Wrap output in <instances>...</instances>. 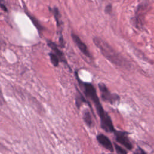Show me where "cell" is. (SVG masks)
<instances>
[{"mask_svg": "<svg viewBox=\"0 0 154 154\" xmlns=\"http://www.w3.org/2000/svg\"><path fill=\"white\" fill-rule=\"evenodd\" d=\"M1 7H2V8L4 9V11H5H5H7V8H6V7H5V6H4V5H3V4H1Z\"/></svg>", "mask_w": 154, "mask_h": 154, "instance_id": "obj_17", "label": "cell"}, {"mask_svg": "<svg viewBox=\"0 0 154 154\" xmlns=\"http://www.w3.org/2000/svg\"><path fill=\"white\" fill-rule=\"evenodd\" d=\"M134 154H146L145 151L140 147L137 148L134 152Z\"/></svg>", "mask_w": 154, "mask_h": 154, "instance_id": "obj_15", "label": "cell"}, {"mask_svg": "<svg viewBox=\"0 0 154 154\" xmlns=\"http://www.w3.org/2000/svg\"><path fill=\"white\" fill-rule=\"evenodd\" d=\"M28 16L30 17L31 21H32L33 24H34V25H35V26L37 28V29H38V31H40V32H41V31L43 29V27L42 26V25L39 23V22H38L34 17L31 16L30 15H28Z\"/></svg>", "mask_w": 154, "mask_h": 154, "instance_id": "obj_14", "label": "cell"}, {"mask_svg": "<svg viewBox=\"0 0 154 154\" xmlns=\"http://www.w3.org/2000/svg\"><path fill=\"white\" fill-rule=\"evenodd\" d=\"M110 154H111V153H110Z\"/></svg>", "mask_w": 154, "mask_h": 154, "instance_id": "obj_18", "label": "cell"}, {"mask_svg": "<svg viewBox=\"0 0 154 154\" xmlns=\"http://www.w3.org/2000/svg\"><path fill=\"white\" fill-rule=\"evenodd\" d=\"M47 43H48V46H49L52 51H54V53L55 54H56V55L58 57V58H59L60 61H63V62H64L65 63H66V59H65V58H64V54H63V53L58 49V46H57L54 42H52L51 41V40H47Z\"/></svg>", "mask_w": 154, "mask_h": 154, "instance_id": "obj_8", "label": "cell"}, {"mask_svg": "<svg viewBox=\"0 0 154 154\" xmlns=\"http://www.w3.org/2000/svg\"><path fill=\"white\" fill-rule=\"evenodd\" d=\"M146 8V5H140L137 9V13H136V16H135V23L137 27H141L143 25L142 21L144 17V12L146 11L145 9Z\"/></svg>", "mask_w": 154, "mask_h": 154, "instance_id": "obj_7", "label": "cell"}, {"mask_svg": "<svg viewBox=\"0 0 154 154\" xmlns=\"http://www.w3.org/2000/svg\"><path fill=\"white\" fill-rule=\"evenodd\" d=\"M52 11L53 15L54 16L55 19L57 22V26H58L60 27V25L62 24V22L61 21V17H60V14L59 10L57 7H54L52 9Z\"/></svg>", "mask_w": 154, "mask_h": 154, "instance_id": "obj_10", "label": "cell"}, {"mask_svg": "<svg viewBox=\"0 0 154 154\" xmlns=\"http://www.w3.org/2000/svg\"><path fill=\"white\" fill-rule=\"evenodd\" d=\"M114 147L116 149V152L117 154H128V152L126 149L119 146V144H114Z\"/></svg>", "mask_w": 154, "mask_h": 154, "instance_id": "obj_13", "label": "cell"}, {"mask_svg": "<svg viewBox=\"0 0 154 154\" xmlns=\"http://www.w3.org/2000/svg\"><path fill=\"white\" fill-rule=\"evenodd\" d=\"M116 140L117 142H118L119 144L123 145L125 146L127 149L131 150L133 148V146L132 143L131 142L128 134V133L125 131H117L116 130L114 132Z\"/></svg>", "mask_w": 154, "mask_h": 154, "instance_id": "obj_4", "label": "cell"}, {"mask_svg": "<svg viewBox=\"0 0 154 154\" xmlns=\"http://www.w3.org/2000/svg\"><path fill=\"white\" fill-rule=\"evenodd\" d=\"M71 37L73 42L76 44V45L78 46V49L80 50V51L86 57L88 58H91V55L87 45L81 40V38L78 37V35H77L74 33H72Z\"/></svg>", "mask_w": 154, "mask_h": 154, "instance_id": "obj_5", "label": "cell"}, {"mask_svg": "<svg viewBox=\"0 0 154 154\" xmlns=\"http://www.w3.org/2000/svg\"><path fill=\"white\" fill-rule=\"evenodd\" d=\"M93 42L100 50L103 56L112 64L126 69H129L131 67L129 62L102 38L95 37L93 38Z\"/></svg>", "mask_w": 154, "mask_h": 154, "instance_id": "obj_2", "label": "cell"}, {"mask_svg": "<svg viewBox=\"0 0 154 154\" xmlns=\"http://www.w3.org/2000/svg\"><path fill=\"white\" fill-rule=\"evenodd\" d=\"M98 87L100 92L101 98L104 102H108L111 104H114L119 101V96L117 94L111 93L105 84L100 82L98 84Z\"/></svg>", "mask_w": 154, "mask_h": 154, "instance_id": "obj_3", "label": "cell"}, {"mask_svg": "<svg viewBox=\"0 0 154 154\" xmlns=\"http://www.w3.org/2000/svg\"><path fill=\"white\" fill-rule=\"evenodd\" d=\"M112 11V6L111 4H108L105 7V13L108 14H111Z\"/></svg>", "mask_w": 154, "mask_h": 154, "instance_id": "obj_16", "label": "cell"}, {"mask_svg": "<svg viewBox=\"0 0 154 154\" xmlns=\"http://www.w3.org/2000/svg\"><path fill=\"white\" fill-rule=\"evenodd\" d=\"M84 103H88L90 106V105L89 104V103L85 100V99L83 97V96L81 94V93L78 92V94L76 96V106L79 108V107L81 106V105Z\"/></svg>", "mask_w": 154, "mask_h": 154, "instance_id": "obj_11", "label": "cell"}, {"mask_svg": "<svg viewBox=\"0 0 154 154\" xmlns=\"http://www.w3.org/2000/svg\"><path fill=\"white\" fill-rule=\"evenodd\" d=\"M49 55L50 60H51V61L52 64L55 67H57L58 66V64H59V62L60 61L58 57L56 54L53 53V52L49 53Z\"/></svg>", "mask_w": 154, "mask_h": 154, "instance_id": "obj_12", "label": "cell"}, {"mask_svg": "<svg viewBox=\"0 0 154 154\" xmlns=\"http://www.w3.org/2000/svg\"><path fill=\"white\" fill-rule=\"evenodd\" d=\"M96 139L98 143L105 149L112 152L114 151L113 146L110 140L103 134H98L96 136Z\"/></svg>", "mask_w": 154, "mask_h": 154, "instance_id": "obj_6", "label": "cell"}, {"mask_svg": "<svg viewBox=\"0 0 154 154\" xmlns=\"http://www.w3.org/2000/svg\"><path fill=\"white\" fill-rule=\"evenodd\" d=\"M76 78L78 79L79 85L82 89L83 93L91 100L94 104L96 109V112L100 120L101 128L107 132L114 133L116 129L113 126V123L110 116L102 107L99 98L97 96L96 90L93 85L91 83L81 81L78 75H76Z\"/></svg>", "mask_w": 154, "mask_h": 154, "instance_id": "obj_1", "label": "cell"}, {"mask_svg": "<svg viewBox=\"0 0 154 154\" xmlns=\"http://www.w3.org/2000/svg\"><path fill=\"white\" fill-rule=\"evenodd\" d=\"M82 119L87 126L91 128L93 126L91 114L87 109H85L82 111Z\"/></svg>", "mask_w": 154, "mask_h": 154, "instance_id": "obj_9", "label": "cell"}]
</instances>
